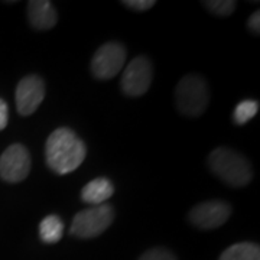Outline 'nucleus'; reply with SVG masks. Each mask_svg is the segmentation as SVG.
<instances>
[{
    "label": "nucleus",
    "mask_w": 260,
    "mask_h": 260,
    "mask_svg": "<svg viewBox=\"0 0 260 260\" xmlns=\"http://www.w3.org/2000/svg\"><path fill=\"white\" fill-rule=\"evenodd\" d=\"M85 153L84 142L68 127L54 130L45 143L48 167L58 175H67L75 171L84 162Z\"/></svg>",
    "instance_id": "1"
},
{
    "label": "nucleus",
    "mask_w": 260,
    "mask_h": 260,
    "mask_svg": "<svg viewBox=\"0 0 260 260\" xmlns=\"http://www.w3.org/2000/svg\"><path fill=\"white\" fill-rule=\"evenodd\" d=\"M208 165L214 175L230 186L240 188L247 185L253 178L250 162L233 149L218 148L213 150L208 156Z\"/></svg>",
    "instance_id": "2"
},
{
    "label": "nucleus",
    "mask_w": 260,
    "mask_h": 260,
    "mask_svg": "<svg viewBox=\"0 0 260 260\" xmlns=\"http://www.w3.org/2000/svg\"><path fill=\"white\" fill-rule=\"evenodd\" d=\"M175 102L179 112L188 117H198L210 103L208 85L200 75H185L177 85Z\"/></svg>",
    "instance_id": "3"
},
{
    "label": "nucleus",
    "mask_w": 260,
    "mask_h": 260,
    "mask_svg": "<svg viewBox=\"0 0 260 260\" xmlns=\"http://www.w3.org/2000/svg\"><path fill=\"white\" fill-rule=\"evenodd\" d=\"M113 220L114 211L112 205H94L75 214L70 232L77 239H94L106 232Z\"/></svg>",
    "instance_id": "4"
},
{
    "label": "nucleus",
    "mask_w": 260,
    "mask_h": 260,
    "mask_svg": "<svg viewBox=\"0 0 260 260\" xmlns=\"http://www.w3.org/2000/svg\"><path fill=\"white\" fill-rule=\"evenodd\" d=\"M126 62V49L119 42H107L97 49L91 59V73L99 80H110Z\"/></svg>",
    "instance_id": "5"
},
{
    "label": "nucleus",
    "mask_w": 260,
    "mask_h": 260,
    "mask_svg": "<svg viewBox=\"0 0 260 260\" xmlns=\"http://www.w3.org/2000/svg\"><path fill=\"white\" fill-rule=\"evenodd\" d=\"M153 70L146 56L132 59L121 77V90L129 97H140L146 93L152 84Z\"/></svg>",
    "instance_id": "6"
},
{
    "label": "nucleus",
    "mask_w": 260,
    "mask_h": 260,
    "mask_svg": "<svg viewBox=\"0 0 260 260\" xmlns=\"http://www.w3.org/2000/svg\"><path fill=\"white\" fill-rule=\"evenodd\" d=\"M30 171V155L20 143L10 145L0 156V177L6 182L16 184L26 179Z\"/></svg>",
    "instance_id": "7"
},
{
    "label": "nucleus",
    "mask_w": 260,
    "mask_h": 260,
    "mask_svg": "<svg viewBox=\"0 0 260 260\" xmlns=\"http://www.w3.org/2000/svg\"><path fill=\"white\" fill-rule=\"evenodd\" d=\"M45 99V84L39 75H28L16 87V109L22 116H30Z\"/></svg>",
    "instance_id": "8"
},
{
    "label": "nucleus",
    "mask_w": 260,
    "mask_h": 260,
    "mask_svg": "<svg viewBox=\"0 0 260 260\" xmlns=\"http://www.w3.org/2000/svg\"><path fill=\"white\" fill-rule=\"evenodd\" d=\"M232 215V207L224 201H205L194 207L189 213V221L203 230H211L223 225Z\"/></svg>",
    "instance_id": "9"
},
{
    "label": "nucleus",
    "mask_w": 260,
    "mask_h": 260,
    "mask_svg": "<svg viewBox=\"0 0 260 260\" xmlns=\"http://www.w3.org/2000/svg\"><path fill=\"white\" fill-rule=\"evenodd\" d=\"M28 18L30 25L39 30H48L56 23V12L48 0H30L28 3Z\"/></svg>",
    "instance_id": "10"
},
{
    "label": "nucleus",
    "mask_w": 260,
    "mask_h": 260,
    "mask_svg": "<svg viewBox=\"0 0 260 260\" xmlns=\"http://www.w3.org/2000/svg\"><path fill=\"white\" fill-rule=\"evenodd\" d=\"M114 192V186L107 178H95L84 186L81 191V200L87 204L102 205Z\"/></svg>",
    "instance_id": "11"
},
{
    "label": "nucleus",
    "mask_w": 260,
    "mask_h": 260,
    "mask_svg": "<svg viewBox=\"0 0 260 260\" xmlns=\"http://www.w3.org/2000/svg\"><path fill=\"white\" fill-rule=\"evenodd\" d=\"M62 233H64V223L55 214L47 215L39 224L41 240L44 243H48V244H54V243L59 242L62 237Z\"/></svg>",
    "instance_id": "12"
},
{
    "label": "nucleus",
    "mask_w": 260,
    "mask_h": 260,
    "mask_svg": "<svg viewBox=\"0 0 260 260\" xmlns=\"http://www.w3.org/2000/svg\"><path fill=\"white\" fill-rule=\"evenodd\" d=\"M218 260H260V249L254 243H237L225 249Z\"/></svg>",
    "instance_id": "13"
},
{
    "label": "nucleus",
    "mask_w": 260,
    "mask_h": 260,
    "mask_svg": "<svg viewBox=\"0 0 260 260\" xmlns=\"http://www.w3.org/2000/svg\"><path fill=\"white\" fill-rule=\"evenodd\" d=\"M257 110H259V103L256 100H243L236 106L233 113V120L237 124H246L257 114Z\"/></svg>",
    "instance_id": "14"
},
{
    "label": "nucleus",
    "mask_w": 260,
    "mask_h": 260,
    "mask_svg": "<svg viewBox=\"0 0 260 260\" xmlns=\"http://www.w3.org/2000/svg\"><path fill=\"white\" fill-rule=\"evenodd\" d=\"M204 6L215 16L227 18L234 12L237 3L233 0H210V2H204Z\"/></svg>",
    "instance_id": "15"
},
{
    "label": "nucleus",
    "mask_w": 260,
    "mask_h": 260,
    "mask_svg": "<svg viewBox=\"0 0 260 260\" xmlns=\"http://www.w3.org/2000/svg\"><path fill=\"white\" fill-rule=\"evenodd\" d=\"M139 260H177L174 253H171L167 249H150L146 253H143L139 257Z\"/></svg>",
    "instance_id": "16"
},
{
    "label": "nucleus",
    "mask_w": 260,
    "mask_h": 260,
    "mask_svg": "<svg viewBox=\"0 0 260 260\" xmlns=\"http://www.w3.org/2000/svg\"><path fill=\"white\" fill-rule=\"evenodd\" d=\"M155 0H126L123 2V5L126 8L133 10H138V12H143V10H149L150 8L155 6Z\"/></svg>",
    "instance_id": "17"
},
{
    "label": "nucleus",
    "mask_w": 260,
    "mask_h": 260,
    "mask_svg": "<svg viewBox=\"0 0 260 260\" xmlns=\"http://www.w3.org/2000/svg\"><path fill=\"white\" fill-rule=\"evenodd\" d=\"M8 121H9V107L8 103L0 99V130L8 126Z\"/></svg>",
    "instance_id": "18"
},
{
    "label": "nucleus",
    "mask_w": 260,
    "mask_h": 260,
    "mask_svg": "<svg viewBox=\"0 0 260 260\" xmlns=\"http://www.w3.org/2000/svg\"><path fill=\"white\" fill-rule=\"evenodd\" d=\"M260 12L257 10V12H254L253 15L250 16V19H249V28H250V30L253 32V34H256V35H259V29H260Z\"/></svg>",
    "instance_id": "19"
}]
</instances>
